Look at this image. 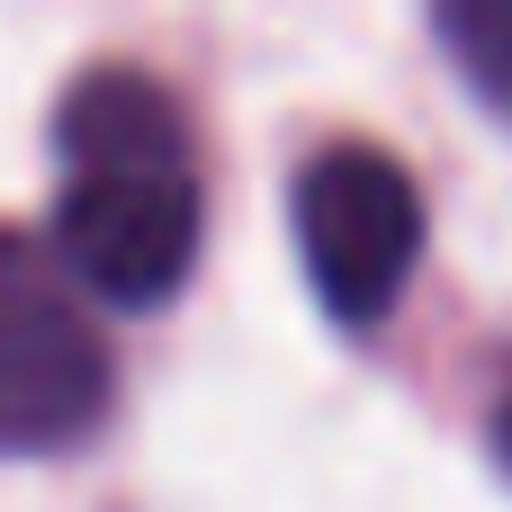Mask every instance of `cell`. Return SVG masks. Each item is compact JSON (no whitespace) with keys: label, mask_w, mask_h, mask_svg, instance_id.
<instances>
[{"label":"cell","mask_w":512,"mask_h":512,"mask_svg":"<svg viewBox=\"0 0 512 512\" xmlns=\"http://www.w3.org/2000/svg\"><path fill=\"white\" fill-rule=\"evenodd\" d=\"M432 36L450 45L459 81L512 126V0H441L432 9Z\"/></svg>","instance_id":"4"},{"label":"cell","mask_w":512,"mask_h":512,"mask_svg":"<svg viewBox=\"0 0 512 512\" xmlns=\"http://www.w3.org/2000/svg\"><path fill=\"white\" fill-rule=\"evenodd\" d=\"M108 414V342L63 261L0 225V450H72Z\"/></svg>","instance_id":"2"},{"label":"cell","mask_w":512,"mask_h":512,"mask_svg":"<svg viewBox=\"0 0 512 512\" xmlns=\"http://www.w3.org/2000/svg\"><path fill=\"white\" fill-rule=\"evenodd\" d=\"M54 162H63V279L108 306H162L198 261V144L180 99L144 63H90L54 108Z\"/></svg>","instance_id":"1"},{"label":"cell","mask_w":512,"mask_h":512,"mask_svg":"<svg viewBox=\"0 0 512 512\" xmlns=\"http://www.w3.org/2000/svg\"><path fill=\"white\" fill-rule=\"evenodd\" d=\"M297 252L333 324H378L423 261V189L378 144H324L297 171Z\"/></svg>","instance_id":"3"},{"label":"cell","mask_w":512,"mask_h":512,"mask_svg":"<svg viewBox=\"0 0 512 512\" xmlns=\"http://www.w3.org/2000/svg\"><path fill=\"white\" fill-rule=\"evenodd\" d=\"M495 450H504V468H512V387H504V405H495Z\"/></svg>","instance_id":"5"}]
</instances>
